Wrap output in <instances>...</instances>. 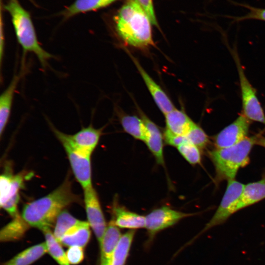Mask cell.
I'll list each match as a JSON object with an SVG mask.
<instances>
[{
	"label": "cell",
	"mask_w": 265,
	"mask_h": 265,
	"mask_svg": "<svg viewBox=\"0 0 265 265\" xmlns=\"http://www.w3.org/2000/svg\"><path fill=\"white\" fill-rule=\"evenodd\" d=\"M139 113L148 132L147 137L145 142L157 163L164 165L163 136L161 132L157 125L140 110L139 111Z\"/></svg>",
	"instance_id": "obj_14"
},
{
	"label": "cell",
	"mask_w": 265,
	"mask_h": 265,
	"mask_svg": "<svg viewBox=\"0 0 265 265\" xmlns=\"http://www.w3.org/2000/svg\"><path fill=\"white\" fill-rule=\"evenodd\" d=\"M134 233L132 230L122 235L109 265H125Z\"/></svg>",
	"instance_id": "obj_24"
},
{
	"label": "cell",
	"mask_w": 265,
	"mask_h": 265,
	"mask_svg": "<svg viewBox=\"0 0 265 265\" xmlns=\"http://www.w3.org/2000/svg\"><path fill=\"white\" fill-rule=\"evenodd\" d=\"M42 231L45 236L48 253L59 265H70L61 244L56 239L50 228L46 229Z\"/></svg>",
	"instance_id": "obj_25"
},
{
	"label": "cell",
	"mask_w": 265,
	"mask_h": 265,
	"mask_svg": "<svg viewBox=\"0 0 265 265\" xmlns=\"http://www.w3.org/2000/svg\"><path fill=\"white\" fill-rule=\"evenodd\" d=\"M234 5L243 7L249 10L248 13L243 16L234 17L225 16L229 18L232 19L233 22H240L247 20H255L265 22V8L256 7L248 4L238 3L231 0H227Z\"/></svg>",
	"instance_id": "obj_28"
},
{
	"label": "cell",
	"mask_w": 265,
	"mask_h": 265,
	"mask_svg": "<svg viewBox=\"0 0 265 265\" xmlns=\"http://www.w3.org/2000/svg\"><path fill=\"white\" fill-rule=\"evenodd\" d=\"M23 72L15 74L0 96V135L4 131L10 115L14 94Z\"/></svg>",
	"instance_id": "obj_15"
},
{
	"label": "cell",
	"mask_w": 265,
	"mask_h": 265,
	"mask_svg": "<svg viewBox=\"0 0 265 265\" xmlns=\"http://www.w3.org/2000/svg\"><path fill=\"white\" fill-rule=\"evenodd\" d=\"M119 121L127 133L136 139L145 141L148 135L146 126L140 117L118 111Z\"/></svg>",
	"instance_id": "obj_21"
},
{
	"label": "cell",
	"mask_w": 265,
	"mask_h": 265,
	"mask_svg": "<svg viewBox=\"0 0 265 265\" xmlns=\"http://www.w3.org/2000/svg\"><path fill=\"white\" fill-rule=\"evenodd\" d=\"M185 135L189 142L199 149L205 148L209 143V139L206 132L194 122Z\"/></svg>",
	"instance_id": "obj_29"
},
{
	"label": "cell",
	"mask_w": 265,
	"mask_h": 265,
	"mask_svg": "<svg viewBox=\"0 0 265 265\" xmlns=\"http://www.w3.org/2000/svg\"><path fill=\"white\" fill-rule=\"evenodd\" d=\"M83 190L87 222L100 246L107 228L105 217L95 189L92 186Z\"/></svg>",
	"instance_id": "obj_9"
},
{
	"label": "cell",
	"mask_w": 265,
	"mask_h": 265,
	"mask_svg": "<svg viewBox=\"0 0 265 265\" xmlns=\"http://www.w3.org/2000/svg\"><path fill=\"white\" fill-rule=\"evenodd\" d=\"M244 185L235 179L228 181L225 192L218 207L211 220L198 236L212 228L224 223L231 215L236 212V207Z\"/></svg>",
	"instance_id": "obj_8"
},
{
	"label": "cell",
	"mask_w": 265,
	"mask_h": 265,
	"mask_svg": "<svg viewBox=\"0 0 265 265\" xmlns=\"http://www.w3.org/2000/svg\"><path fill=\"white\" fill-rule=\"evenodd\" d=\"M51 128L62 144L70 162L73 173L83 189L92 186L91 157L85 155L75 149L69 142L65 133L55 128Z\"/></svg>",
	"instance_id": "obj_7"
},
{
	"label": "cell",
	"mask_w": 265,
	"mask_h": 265,
	"mask_svg": "<svg viewBox=\"0 0 265 265\" xmlns=\"http://www.w3.org/2000/svg\"><path fill=\"white\" fill-rule=\"evenodd\" d=\"M256 144L265 147V137L259 136Z\"/></svg>",
	"instance_id": "obj_34"
},
{
	"label": "cell",
	"mask_w": 265,
	"mask_h": 265,
	"mask_svg": "<svg viewBox=\"0 0 265 265\" xmlns=\"http://www.w3.org/2000/svg\"><path fill=\"white\" fill-rule=\"evenodd\" d=\"M115 0H76L65 9L62 15L68 19L77 14L94 11L106 7Z\"/></svg>",
	"instance_id": "obj_23"
},
{
	"label": "cell",
	"mask_w": 265,
	"mask_h": 265,
	"mask_svg": "<svg viewBox=\"0 0 265 265\" xmlns=\"http://www.w3.org/2000/svg\"><path fill=\"white\" fill-rule=\"evenodd\" d=\"M75 202H80V198L72 191L71 182L66 178L50 193L26 204L21 217L28 226L43 231L50 228L60 212Z\"/></svg>",
	"instance_id": "obj_1"
},
{
	"label": "cell",
	"mask_w": 265,
	"mask_h": 265,
	"mask_svg": "<svg viewBox=\"0 0 265 265\" xmlns=\"http://www.w3.org/2000/svg\"><path fill=\"white\" fill-rule=\"evenodd\" d=\"M32 174L22 172L13 174L8 166L0 177V206L13 218L20 216L18 204L20 191L24 187L25 181Z\"/></svg>",
	"instance_id": "obj_5"
},
{
	"label": "cell",
	"mask_w": 265,
	"mask_h": 265,
	"mask_svg": "<svg viewBox=\"0 0 265 265\" xmlns=\"http://www.w3.org/2000/svg\"><path fill=\"white\" fill-rule=\"evenodd\" d=\"M163 137L167 144L177 148L182 144L188 142L186 135L175 134L166 129L164 131Z\"/></svg>",
	"instance_id": "obj_32"
},
{
	"label": "cell",
	"mask_w": 265,
	"mask_h": 265,
	"mask_svg": "<svg viewBox=\"0 0 265 265\" xmlns=\"http://www.w3.org/2000/svg\"><path fill=\"white\" fill-rule=\"evenodd\" d=\"M80 221L68 212L63 210L59 214L55 221L53 234L56 239L59 242L64 234Z\"/></svg>",
	"instance_id": "obj_27"
},
{
	"label": "cell",
	"mask_w": 265,
	"mask_h": 265,
	"mask_svg": "<svg viewBox=\"0 0 265 265\" xmlns=\"http://www.w3.org/2000/svg\"><path fill=\"white\" fill-rule=\"evenodd\" d=\"M68 261L70 264L78 265L82 262L84 258L83 247L73 246L69 247L66 252Z\"/></svg>",
	"instance_id": "obj_31"
},
{
	"label": "cell",
	"mask_w": 265,
	"mask_h": 265,
	"mask_svg": "<svg viewBox=\"0 0 265 265\" xmlns=\"http://www.w3.org/2000/svg\"><path fill=\"white\" fill-rule=\"evenodd\" d=\"M90 235L89 223L80 220L64 234L59 242L69 247L78 246L83 248L89 241Z\"/></svg>",
	"instance_id": "obj_19"
},
{
	"label": "cell",
	"mask_w": 265,
	"mask_h": 265,
	"mask_svg": "<svg viewBox=\"0 0 265 265\" xmlns=\"http://www.w3.org/2000/svg\"><path fill=\"white\" fill-rule=\"evenodd\" d=\"M250 120L241 113L232 123L225 127L213 138L215 148L234 146L246 138Z\"/></svg>",
	"instance_id": "obj_10"
},
{
	"label": "cell",
	"mask_w": 265,
	"mask_h": 265,
	"mask_svg": "<svg viewBox=\"0 0 265 265\" xmlns=\"http://www.w3.org/2000/svg\"><path fill=\"white\" fill-rule=\"evenodd\" d=\"M147 14L152 25L158 26L152 0H136Z\"/></svg>",
	"instance_id": "obj_33"
},
{
	"label": "cell",
	"mask_w": 265,
	"mask_h": 265,
	"mask_svg": "<svg viewBox=\"0 0 265 265\" xmlns=\"http://www.w3.org/2000/svg\"><path fill=\"white\" fill-rule=\"evenodd\" d=\"M122 235L112 219L107 228L100 245L101 265H109L113 253Z\"/></svg>",
	"instance_id": "obj_16"
},
{
	"label": "cell",
	"mask_w": 265,
	"mask_h": 265,
	"mask_svg": "<svg viewBox=\"0 0 265 265\" xmlns=\"http://www.w3.org/2000/svg\"><path fill=\"white\" fill-rule=\"evenodd\" d=\"M177 149L181 155L190 164L196 165L201 163L200 149L195 145L187 142L179 146Z\"/></svg>",
	"instance_id": "obj_30"
},
{
	"label": "cell",
	"mask_w": 265,
	"mask_h": 265,
	"mask_svg": "<svg viewBox=\"0 0 265 265\" xmlns=\"http://www.w3.org/2000/svg\"><path fill=\"white\" fill-rule=\"evenodd\" d=\"M193 215V213L183 212L168 207H162L152 211L145 216V228L150 235H154L174 225L181 219Z\"/></svg>",
	"instance_id": "obj_11"
},
{
	"label": "cell",
	"mask_w": 265,
	"mask_h": 265,
	"mask_svg": "<svg viewBox=\"0 0 265 265\" xmlns=\"http://www.w3.org/2000/svg\"><path fill=\"white\" fill-rule=\"evenodd\" d=\"M3 8L10 14L18 42L24 53H34L43 68L48 65V61L54 56L40 45L29 13L18 0H8Z\"/></svg>",
	"instance_id": "obj_3"
},
{
	"label": "cell",
	"mask_w": 265,
	"mask_h": 265,
	"mask_svg": "<svg viewBox=\"0 0 265 265\" xmlns=\"http://www.w3.org/2000/svg\"><path fill=\"white\" fill-rule=\"evenodd\" d=\"M28 226L21 216L13 218V220L1 229L0 240L7 241L19 238Z\"/></svg>",
	"instance_id": "obj_26"
},
{
	"label": "cell",
	"mask_w": 265,
	"mask_h": 265,
	"mask_svg": "<svg viewBox=\"0 0 265 265\" xmlns=\"http://www.w3.org/2000/svg\"><path fill=\"white\" fill-rule=\"evenodd\" d=\"M164 115L166 129L175 134L185 135L193 123L185 112L176 108Z\"/></svg>",
	"instance_id": "obj_20"
},
{
	"label": "cell",
	"mask_w": 265,
	"mask_h": 265,
	"mask_svg": "<svg viewBox=\"0 0 265 265\" xmlns=\"http://www.w3.org/2000/svg\"><path fill=\"white\" fill-rule=\"evenodd\" d=\"M259 135L247 137L238 144L209 152L215 170V182L235 179L239 169L247 164L249 154Z\"/></svg>",
	"instance_id": "obj_4"
},
{
	"label": "cell",
	"mask_w": 265,
	"mask_h": 265,
	"mask_svg": "<svg viewBox=\"0 0 265 265\" xmlns=\"http://www.w3.org/2000/svg\"><path fill=\"white\" fill-rule=\"evenodd\" d=\"M151 23L136 0H128L115 18L118 35L127 45L145 49L154 44Z\"/></svg>",
	"instance_id": "obj_2"
},
{
	"label": "cell",
	"mask_w": 265,
	"mask_h": 265,
	"mask_svg": "<svg viewBox=\"0 0 265 265\" xmlns=\"http://www.w3.org/2000/svg\"><path fill=\"white\" fill-rule=\"evenodd\" d=\"M239 77L242 114L249 120L265 125V114L256 95L255 89L246 78L237 53L232 52Z\"/></svg>",
	"instance_id": "obj_6"
},
{
	"label": "cell",
	"mask_w": 265,
	"mask_h": 265,
	"mask_svg": "<svg viewBox=\"0 0 265 265\" xmlns=\"http://www.w3.org/2000/svg\"><path fill=\"white\" fill-rule=\"evenodd\" d=\"M112 211L114 215L112 220L118 227L132 230L145 227V216L118 205H114Z\"/></svg>",
	"instance_id": "obj_18"
},
{
	"label": "cell",
	"mask_w": 265,
	"mask_h": 265,
	"mask_svg": "<svg viewBox=\"0 0 265 265\" xmlns=\"http://www.w3.org/2000/svg\"><path fill=\"white\" fill-rule=\"evenodd\" d=\"M102 134V129L94 128L92 124L82 128L74 134H65L71 145L82 154L91 157L98 144Z\"/></svg>",
	"instance_id": "obj_12"
},
{
	"label": "cell",
	"mask_w": 265,
	"mask_h": 265,
	"mask_svg": "<svg viewBox=\"0 0 265 265\" xmlns=\"http://www.w3.org/2000/svg\"><path fill=\"white\" fill-rule=\"evenodd\" d=\"M47 253L46 243L42 242L23 250L2 265H30Z\"/></svg>",
	"instance_id": "obj_22"
},
{
	"label": "cell",
	"mask_w": 265,
	"mask_h": 265,
	"mask_svg": "<svg viewBox=\"0 0 265 265\" xmlns=\"http://www.w3.org/2000/svg\"><path fill=\"white\" fill-rule=\"evenodd\" d=\"M129 54L141 75L154 101L160 110L165 115L175 109V107L171 100L160 86L144 70L137 59L131 54L129 53Z\"/></svg>",
	"instance_id": "obj_13"
},
{
	"label": "cell",
	"mask_w": 265,
	"mask_h": 265,
	"mask_svg": "<svg viewBox=\"0 0 265 265\" xmlns=\"http://www.w3.org/2000/svg\"><path fill=\"white\" fill-rule=\"evenodd\" d=\"M265 199V178L244 185L236 212Z\"/></svg>",
	"instance_id": "obj_17"
}]
</instances>
